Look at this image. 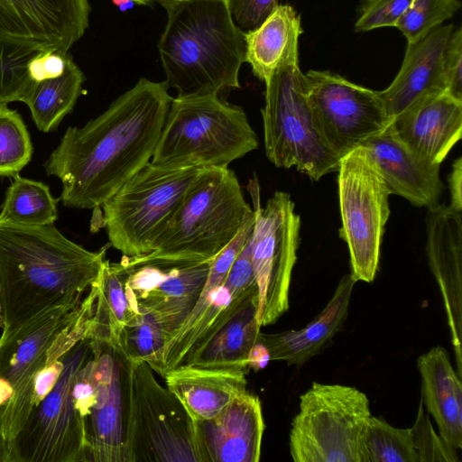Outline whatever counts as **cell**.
Returning <instances> with one entry per match:
<instances>
[{
  "label": "cell",
  "instance_id": "cell-15",
  "mask_svg": "<svg viewBox=\"0 0 462 462\" xmlns=\"http://www.w3.org/2000/svg\"><path fill=\"white\" fill-rule=\"evenodd\" d=\"M305 77L318 125L339 159L391 123L378 91L329 70L310 69Z\"/></svg>",
  "mask_w": 462,
  "mask_h": 462
},
{
  "label": "cell",
  "instance_id": "cell-36",
  "mask_svg": "<svg viewBox=\"0 0 462 462\" xmlns=\"http://www.w3.org/2000/svg\"><path fill=\"white\" fill-rule=\"evenodd\" d=\"M411 430L413 436L419 462H457V449L448 445L431 425L420 400L417 417Z\"/></svg>",
  "mask_w": 462,
  "mask_h": 462
},
{
  "label": "cell",
  "instance_id": "cell-21",
  "mask_svg": "<svg viewBox=\"0 0 462 462\" xmlns=\"http://www.w3.org/2000/svg\"><path fill=\"white\" fill-rule=\"evenodd\" d=\"M452 24L439 25L408 42L401 69L390 86L378 91L393 119L421 98L447 90L444 56Z\"/></svg>",
  "mask_w": 462,
  "mask_h": 462
},
{
  "label": "cell",
  "instance_id": "cell-40",
  "mask_svg": "<svg viewBox=\"0 0 462 462\" xmlns=\"http://www.w3.org/2000/svg\"><path fill=\"white\" fill-rule=\"evenodd\" d=\"M62 357L48 364L36 374L33 380L32 411L41 402V401L51 392V390L55 385L63 369Z\"/></svg>",
  "mask_w": 462,
  "mask_h": 462
},
{
  "label": "cell",
  "instance_id": "cell-9",
  "mask_svg": "<svg viewBox=\"0 0 462 462\" xmlns=\"http://www.w3.org/2000/svg\"><path fill=\"white\" fill-rule=\"evenodd\" d=\"M369 400L356 387L313 383L300 397L291 422L295 462H366L364 438Z\"/></svg>",
  "mask_w": 462,
  "mask_h": 462
},
{
  "label": "cell",
  "instance_id": "cell-42",
  "mask_svg": "<svg viewBox=\"0 0 462 462\" xmlns=\"http://www.w3.org/2000/svg\"><path fill=\"white\" fill-rule=\"evenodd\" d=\"M68 53H62L54 50L44 51L42 53V60L46 79L57 78L63 73Z\"/></svg>",
  "mask_w": 462,
  "mask_h": 462
},
{
  "label": "cell",
  "instance_id": "cell-23",
  "mask_svg": "<svg viewBox=\"0 0 462 462\" xmlns=\"http://www.w3.org/2000/svg\"><path fill=\"white\" fill-rule=\"evenodd\" d=\"M356 282L351 273L344 275L327 306L303 328L273 334L260 332L257 342L266 346L270 360L301 365L317 355L346 319Z\"/></svg>",
  "mask_w": 462,
  "mask_h": 462
},
{
  "label": "cell",
  "instance_id": "cell-14",
  "mask_svg": "<svg viewBox=\"0 0 462 462\" xmlns=\"http://www.w3.org/2000/svg\"><path fill=\"white\" fill-rule=\"evenodd\" d=\"M211 261L123 255L120 263L133 310L151 314L169 339L198 301Z\"/></svg>",
  "mask_w": 462,
  "mask_h": 462
},
{
  "label": "cell",
  "instance_id": "cell-20",
  "mask_svg": "<svg viewBox=\"0 0 462 462\" xmlns=\"http://www.w3.org/2000/svg\"><path fill=\"white\" fill-rule=\"evenodd\" d=\"M400 140L424 161L441 164L462 134V100L447 90L417 101L391 121Z\"/></svg>",
  "mask_w": 462,
  "mask_h": 462
},
{
  "label": "cell",
  "instance_id": "cell-22",
  "mask_svg": "<svg viewBox=\"0 0 462 462\" xmlns=\"http://www.w3.org/2000/svg\"><path fill=\"white\" fill-rule=\"evenodd\" d=\"M361 146L378 167L391 191L415 207L433 208L444 189L440 164L424 161L412 152L391 126L366 140Z\"/></svg>",
  "mask_w": 462,
  "mask_h": 462
},
{
  "label": "cell",
  "instance_id": "cell-43",
  "mask_svg": "<svg viewBox=\"0 0 462 462\" xmlns=\"http://www.w3.org/2000/svg\"><path fill=\"white\" fill-rule=\"evenodd\" d=\"M270 360V354L264 345L260 342L255 343L247 356V366L254 371H259L264 368Z\"/></svg>",
  "mask_w": 462,
  "mask_h": 462
},
{
  "label": "cell",
  "instance_id": "cell-4",
  "mask_svg": "<svg viewBox=\"0 0 462 462\" xmlns=\"http://www.w3.org/2000/svg\"><path fill=\"white\" fill-rule=\"evenodd\" d=\"M166 11L158 50L169 88L178 97L239 88L245 32L233 19L229 0H177Z\"/></svg>",
  "mask_w": 462,
  "mask_h": 462
},
{
  "label": "cell",
  "instance_id": "cell-17",
  "mask_svg": "<svg viewBox=\"0 0 462 462\" xmlns=\"http://www.w3.org/2000/svg\"><path fill=\"white\" fill-rule=\"evenodd\" d=\"M230 268L212 259L198 301L167 340L163 353L165 374L191 362L246 303L258 299L257 288L240 289L226 280Z\"/></svg>",
  "mask_w": 462,
  "mask_h": 462
},
{
  "label": "cell",
  "instance_id": "cell-18",
  "mask_svg": "<svg viewBox=\"0 0 462 462\" xmlns=\"http://www.w3.org/2000/svg\"><path fill=\"white\" fill-rule=\"evenodd\" d=\"M426 254L439 287L454 347L457 374L462 375V218L449 206L428 208Z\"/></svg>",
  "mask_w": 462,
  "mask_h": 462
},
{
  "label": "cell",
  "instance_id": "cell-46",
  "mask_svg": "<svg viewBox=\"0 0 462 462\" xmlns=\"http://www.w3.org/2000/svg\"><path fill=\"white\" fill-rule=\"evenodd\" d=\"M175 1L177 0H154V2L159 3L165 9H167Z\"/></svg>",
  "mask_w": 462,
  "mask_h": 462
},
{
  "label": "cell",
  "instance_id": "cell-41",
  "mask_svg": "<svg viewBox=\"0 0 462 462\" xmlns=\"http://www.w3.org/2000/svg\"><path fill=\"white\" fill-rule=\"evenodd\" d=\"M448 189L450 191L449 207L458 212L462 210V158L458 157L452 164L448 176Z\"/></svg>",
  "mask_w": 462,
  "mask_h": 462
},
{
  "label": "cell",
  "instance_id": "cell-2",
  "mask_svg": "<svg viewBox=\"0 0 462 462\" xmlns=\"http://www.w3.org/2000/svg\"><path fill=\"white\" fill-rule=\"evenodd\" d=\"M97 309L94 328L63 356L82 462H132L134 360Z\"/></svg>",
  "mask_w": 462,
  "mask_h": 462
},
{
  "label": "cell",
  "instance_id": "cell-16",
  "mask_svg": "<svg viewBox=\"0 0 462 462\" xmlns=\"http://www.w3.org/2000/svg\"><path fill=\"white\" fill-rule=\"evenodd\" d=\"M90 11L88 0H0V43L68 53Z\"/></svg>",
  "mask_w": 462,
  "mask_h": 462
},
{
  "label": "cell",
  "instance_id": "cell-27",
  "mask_svg": "<svg viewBox=\"0 0 462 462\" xmlns=\"http://www.w3.org/2000/svg\"><path fill=\"white\" fill-rule=\"evenodd\" d=\"M257 304V298L246 303L216 334L206 348L184 366L246 374L250 371L247 356L257 343L261 332L256 318Z\"/></svg>",
  "mask_w": 462,
  "mask_h": 462
},
{
  "label": "cell",
  "instance_id": "cell-35",
  "mask_svg": "<svg viewBox=\"0 0 462 462\" xmlns=\"http://www.w3.org/2000/svg\"><path fill=\"white\" fill-rule=\"evenodd\" d=\"M460 6L458 0H413L395 28L411 42L450 19Z\"/></svg>",
  "mask_w": 462,
  "mask_h": 462
},
{
  "label": "cell",
  "instance_id": "cell-38",
  "mask_svg": "<svg viewBox=\"0 0 462 462\" xmlns=\"http://www.w3.org/2000/svg\"><path fill=\"white\" fill-rule=\"evenodd\" d=\"M444 71L447 91L462 100V30L454 29L448 38L445 56Z\"/></svg>",
  "mask_w": 462,
  "mask_h": 462
},
{
  "label": "cell",
  "instance_id": "cell-30",
  "mask_svg": "<svg viewBox=\"0 0 462 462\" xmlns=\"http://www.w3.org/2000/svg\"><path fill=\"white\" fill-rule=\"evenodd\" d=\"M366 462H419L411 428L399 429L370 416L364 438Z\"/></svg>",
  "mask_w": 462,
  "mask_h": 462
},
{
  "label": "cell",
  "instance_id": "cell-28",
  "mask_svg": "<svg viewBox=\"0 0 462 462\" xmlns=\"http://www.w3.org/2000/svg\"><path fill=\"white\" fill-rule=\"evenodd\" d=\"M85 76L68 53L63 73L52 79L34 82L24 102L37 128L44 133L55 130L73 110L82 92Z\"/></svg>",
  "mask_w": 462,
  "mask_h": 462
},
{
  "label": "cell",
  "instance_id": "cell-6",
  "mask_svg": "<svg viewBox=\"0 0 462 462\" xmlns=\"http://www.w3.org/2000/svg\"><path fill=\"white\" fill-rule=\"evenodd\" d=\"M258 148L241 106L219 95L172 98L151 159L164 168L228 167Z\"/></svg>",
  "mask_w": 462,
  "mask_h": 462
},
{
  "label": "cell",
  "instance_id": "cell-44",
  "mask_svg": "<svg viewBox=\"0 0 462 462\" xmlns=\"http://www.w3.org/2000/svg\"><path fill=\"white\" fill-rule=\"evenodd\" d=\"M13 395V387L5 379L0 378V406L5 404Z\"/></svg>",
  "mask_w": 462,
  "mask_h": 462
},
{
  "label": "cell",
  "instance_id": "cell-26",
  "mask_svg": "<svg viewBox=\"0 0 462 462\" xmlns=\"http://www.w3.org/2000/svg\"><path fill=\"white\" fill-rule=\"evenodd\" d=\"M302 33L300 16L290 5H278L255 28L245 32V58L255 77L266 84Z\"/></svg>",
  "mask_w": 462,
  "mask_h": 462
},
{
  "label": "cell",
  "instance_id": "cell-24",
  "mask_svg": "<svg viewBox=\"0 0 462 462\" xmlns=\"http://www.w3.org/2000/svg\"><path fill=\"white\" fill-rule=\"evenodd\" d=\"M421 401L432 415L440 437L452 448H462V384L442 346L430 348L418 361Z\"/></svg>",
  "mask_w": 462,
  "mask_h": 462
},
{
  "label": "cell",
  "instance_id": "cell-11",
  "mask_svg": "<svg viewBox=\"0 0 462 462\" xmlns=\"http://www.w3.org/2000/svg\"><path fill=\"white\" fill-rule=\"evenodd\" d=\"M342 227L351 275L356 282L374 281L379 264L384 226L390 216L391 191L363 146L343 156L337 168Z\"/></svg>",
  "mask_w": 462,
  "mask_h": 462
},
{
  "label": "cell",
  "instance_id": "cell-1",
  "mask_svg": "<svg viewBox=\"0 0 462 462\" xmlns=\"http://www.w3.org/2000/svg\"><path fill=\"white\" fill-rule=\"evenodd\" d=\"M168 89L141 78L97 117L67 129L43 165L60 180L65 207H101L151 162L173 98Z\"/></svg>",
  "mask_w": 462,
  "mask_h": 462
},
{
  "label": "cell",
  "instance_id": "cell-19",
  "mask_svg": "<svg viewBox=\"0 0 462 462\" xmlns=\"http://www.w3.org/2000/svg\"><path fill=\"white\" fill-rule=\"evenodd\" d=\"M203 462H258L265 429L261 401L247 390L211 419L197 421Z\"/></svg>",
  "mask_w": 462,
  "mask_h": 462
},
{
  "label": "cell",
  "instance_id": "cell-25",
  "mask_svg": "<svg viewBox=\"0 0 462 462\" xmlns=\"http://www.w3.org/2000/svg\"><path fill=\"white\" fill-rule=\"evenodd\" d=\"M167 389L183 404L195 422L213 418L246 391L243 372L180 366L164 377Z\"/></svg>",
  "mask_w": 462,
  "mask_h": 462
},
{
  "label": "cell",
  "instance_id": "cell-37",
  "mask_svg": "<svg viewBox=\"0 0 462 462\" xmlns=\"http://www.w3.org/2000/svg\"><path fill=\"white\" fill-rule=\"evenodd\" d=\"M413 0H363L354 31L365 32L382 27H395Z\"/></svg>",
  "mask_w": 462,
  "mask_h": 462
},
{
  "label": "cell",
  "instance_id": "cell-33",
  "mask_svg": "<svg viewBox=\"0 0 462 462\" xmlns=\"http://www.w3.org/2000/svg\"><path fill=\"white\" fill-rule=\"evenodd\" d=\"M32 144L21 115L0 104V177H14L30 162Z\"/></svg>",
  "mask_w": 462,
  "mask_h": 462
},
{
  "label": "cell",
  "instance_id": "cell-32",
  "mask_svg": "<svg viewBox=\"0 0 462 462\" xmlns=\"http://www.w3.org/2000/svg\"><path fill=\"white\" fill-rule=\"evenodd\" d=\"M97 282V306L111 331L121 334L137 313L131 306L120 262L111 263L105 259Z\"/></svg>",
  "mask_w": 462,
  "mask_h": 462
},
{
  "label": "cell",
  "instance_id": "cell-13",
  "mask_svg": "<svg viewBox=\"0 0 462 462\" xmlns=\"http://www.w3.org/2000/svg\"><path fill=\"white\" fill-rule=\"evenodd\" d=\"M252 186L255 221L251 255L258 289L256 318L263 327L276 322L289 310L300 219L288 193L276 191L262 208L257 182Z\"/></svg>",
  "mask_w": 462,
  "mask_h": 462
},
{
  "label": "cell",
  "instance_id": "cell-12",
  "mask_svg": "<svg viewBox=\"0 0 462 462\" xmlns=\"http://www.w3.org/2000/svg\"><path fill=\"white\" fill-rule=\"evenodd\" d=\"M132 462H203L196 423L143 361L132 372Z\"/></svg>",
  "mask_w": 462,
  "mask_h": 462
},
{
  "label": "cell",
  "instance_id": "cell-8",
  "mask_svg": "<svg viewBox=\"0 0 462 462\" xmlns=\"http://www.w3.org/2000/svg\"><path fill=\"white\" fill-rule=\"evenodd\" d=\"M262 109L267 158L278 168L296 169L314 180L337 171L340 159L327 143L312 109L299 47L265 84Z\"/></svg>",
  "mask_w": 462,
  "mask_h": 462
},
{
  "label": "cell",
  "instance_id": "cell-7",
  "mask_svg": "<svg viewBox=\"0 0 462 462\" xmlns=\"http://www.w3.org/2000/svg\"><path fill=\"white\" fill-rule=\"evenodd\" d=\"M253 210L235 172L204 168L146 254L197 261L212 260L239 232Z\"/></svg>",
  "mask_w": 462,
  "mask_h": 462
},
{
  "label": "cell",
  "instance_id": "cell-34",
  "mask_svg": "<svg viewBox=\"0 0 462 462\" xmlns=\"http://www.w3.org/2000/svg\"><path fill=\"white\" fill-rule=\"evenodd\" d=\"M42 51L25 46L0 43V104L24 102L34 85L29 77L28 63Z\"/></svg>",
  "mask_w": 462,
  "mask_h": 462
},
{
  "label": "cell",
  "instance_id": "cell-45",
  "mask_svg": "<svg viewBox=\"0 0 462 462\" xmlns=\"http://www.w3.org/2000/svg\"><path fill=\"white\" fill-rule=\"evenodd\" d=\"M113 4L119 7L120 10L125 11L133 7L134 4L151 5L154 0H112Z\"/></svg>",
  "mask_w": 462,
  "mask_h": 462
},
{
  "label": "cell",
  "instance_id": "cell-5",
  "mask_svg": "<svg viewBox=\"0 0 462 462\" xmlns=\"http://www.w3.org/2000/svg\"><path fill=\"white\" fill-rule=\"evenodd\" d=\"M80 304H59L14 325L0 337V378L13 387L0 406V462H14L17 439L32 412L33 380L48 364L60 359L90 330L79 314Z\"/></svg>",
  "mask_w": 462,
  "mask_h": 462
},
{
  "label": "cell",
  "instance_id": "cell-10",
  "mask_svg": "<svg viewBox=\"0 0 462 462\" xmlns=\"http://www.w3.org/2000/svg\"><path fill=\"white\" fill-rule=\"evenodd\" d=\"M201 168L147 163L101 207L109 243L125 256L151 253Z\"/></svg>",
  "mask_w": 462,
  "mask_h": 462
},
{
  "label": "cell",
  "instance_id": "cell-47",
  "mask_svg": "<svg viewBox=\"0 0 462 462\" xmlns=\"http://www.w3.org/2000/svg\"><path fill=\"white\" fill-rule=\"evenodd\" d=\"M5 320H4V317H3V313H2V307H1V302H0V337L5 330Z\"/></svg>",
  "mask_w": 462,
  "mask_h": 462
},
{
  "label": "cell",
  "instance_id": "cell-29",
  "mask_svg": "<svg viewBox=\"0 0 462 462\" xmlns=\"http://www.w3.org/2000/svg\"><path fill=\"white\" fill-rule=\"evenodd\" d=\"M59 201L46 184L16 174L6 191L0 223L22 226L54 224L58 217Z\"/></svg>",
  "mask_w": 462,
  "mask_h": 462
},
{
  "label": "cell",
  "instance_id": "cell-39",
  "mask_svg": "<svg viewBox=\"0 0 462 462\" xmlns=\"http://www.w3.org/2000/svg\"><path fill=\"white\" fill-rule=\"evenodd\" d=\"M279 0H229L236 24L244 30L257 27L279 5Z\"/></svg>",
  "mask_w": 462,
  "mask_h": 462
},
{
  "label": "cell",
  "instance_id": "cell-3",
  "mask_svg": "<svg viewBox=\"0 0 462 462\" xmlns=\"http://www.w3.org/2000/svg\"><path fill=\"white\" fill-rule=\"evenodd\" d=\"M106 249L91 252L54 226L0 223V302L5 327L59 304H80Z\"/></svg>",
  "mask_w": 462,
  "mask_h": 462
},
{
  "label": "cell",
  "instance_id": "cell-31",
  "mask_svg": "<svg viewBox=\"0 0 462 462\" xmlns=\"http://www.w3.org/2000/svg\"><path fill=\"white\" fill-rule=\"evenodd\" d=\"M121 336L134 361H143L159 375L164 376L163 353L168 335L151 314H137L124 327Z\"/></svg>",
  "mask_w": 462,
  "mask_h": 462
}]
</instances>
